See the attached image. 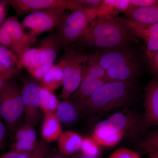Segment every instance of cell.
<instances>
[{"mask_svg":"<svg viewBox=\"0 0 158 158\" xmlns=\"http://www.w3.org/2000/svg\"><path fill=\"white\" fill-rule=\"evenodd\" d=\"M0 116V150L2 148L6 141L7 135V126Z\"/></svg>","mask_w":158,"mask_h":158,"instance_id":"obj_35","label":"cell"},{"mask_svg":"<svg viewBox=\"0 0 158 158\" xmlns=\"http://www.w3.org/2000/svg\"><path fill=\"white\" fill-rule=\"evenodd\" d=\"M21 70L19 58L10 49L0 45V77L9 80Z\"/></svg>","mask_w":158,"mask_h":158,"instance_id":"obj_16","label":"cell"},{"mask_svg":"<svg viewBox=\"0 0 158 158\" xmlns=\"http://www.w3.org/2000/svg\"><path fill=\"white\" fill-rule=\"evenodd\" d=\"M26 123L34 126L40 117L41 103V87L35 81H29L22 90Z\"/></svg>","mask_w":158,"mask_h":158,"instance_id":"obj_11","label":"cell"},{"mask_svg":"<svg viewBox=\"0 0 158 158\" xmlns=\"http://www.w3.org/2000/svg\"><path fill=\"white\" fill-rule=\"evenodd\" d=\"M144 53L148 61L151 72L158 80V51L152 52L144 49Z\"/></svg>","mask_w":158,"mask_h":158,"instance_id":"obj_30","label":"cell"},{"mask_svg":"<svg viewBox=\"0 0 158 158\" xmlns=\"http://www.w3.org/2000/svg\"><path fill=\"white\" fill-rule=\"evenodd\" d=\"M0 45L13 52L19 58L23 53L10 35L2 27H0Z\"/></svg>","mask_w":158,"mask_h":158,"instance_id":"obj_28","label":"cell"},{"mask_svg":"<svg viewBox=\"0 0 158 158\" xmlns=\"http://www.w3.org/2000/svg\"><path fill=\"white\" fill-rule=\"evenodd\" d=\"M59 103L53 92L41 88L40 110L44 115L56 113Z\"/></svg>","mask_w":158,"mask_h":158,"instance_id":"obj_24","label":"cell"},{"mask_svg":"<svg viewBox=\"0 0 158 158\" xmlns=\"http://www.w3.org/2000/svg\"><path fill=\"white\" fill-rule=\"evenodd\" d=\"M47 158H67L63 156L60 155H53L50 156Z\"/></svg>","mask_w":158,"mask_h":158,"instance_id":"obj_39","label":"cell"},{"mask_svg":"<svg viewBox=\"0 0 158 158\" xmlns=\"http://www.w3.org/2000/svg\"><path fill=\"white\" fill-rule=\"evenodd\" d=\"M89 53L83 50L73 49L65 52L58 64L63 72L62 90L60 98L68 100L79 88L83 79Z\"/></svg>","mask_w":158,"mask_h":158,"instance_id":"obj_4","label":"cell"},{"mask_svg":"<svg viewBox=\"0 0 158 158\" xmlns=\"http://www.w3.org/2000/svg\"><path fill=\"white\" fill-rule=\"evenodd\" d=\"M110 81L104 69L98 63L95 52L89 54L83 79L69 101L81 109L82 104L103 85Z\"/></svg>","mask_w":158,"mask_h":158,"instance_id":"obj_6","label":"cell"},{"mask_svg":"<svg viewBox=\"0 0 158 158\" xmlns=\"http://www.w3.org/2000/svg\"><path fill=\"white\" fill-rule=\"evenodd\" d=\"M128 21L135 37L141 38L145 42L146 49L152 52L158 51V23L145 24Z\"/></svg>","mask_w":158,"mask_h":158,"instance_id":"obj_14","label":"cell"},{"mask_svg":"<svg viewBox=\"0 0 158 158\" xmlns=\"http://www.w3.org/2000/svg\"><path fill=\"white\" fill-rule=\"evenodd\" d=\"M143 119L146 128L158 126V80L152 79L146 86Z\"/></svg>","mask_w":158,"mask_h":158,"instance_id":"obj_13","label":"cell"},{"mask_svg":"<svg viewBox=\"0 0 158 158\" xmlns=\"http://www.w3.org/2000/svg\"><path fill=\"white\" fill-rule=\"evenodd\" d=\"M41 62L40 51L39 48H31L25 51L19 58L20 68H24L31 76L39 68Z\"/></svg>","mask_w":158,"mask_h":158,"instance_id":"obj_22","label":"cell"},{"mask_svg":"<svg viewBox=\"0 0 158 158\" xmlns=\"http://www.w3.org/2000/svg\"><path fill=\"white\" fill-rule=\"evenodd\" d=\"M66 10L58 8L32 12L21 23L22 27L34 43L39 35L58 27L66 14Z\"/></svg>","mask_w":158,"mask_h":158,"instance_id":"obj_8","label":"cell"},{"mask_svg":"<svg viewBox=\"0 0 158 158\" xmlns=\"http://www.w3.org/2000/svg\"><path fill=\"white\" fill-rule=\"evenodd\" d=\"M107 127L125 137L139 136L147 128L144 119L134 113H117L102 121Z\"/></svg>","mask_w":158,"mask_h":158,"instance_id":"obj_9","label":"cell"},{"mask_svg":"<svg viewBox=\"0 0 158 158\" xmlns=\"http://www.w3.org/2000/svg\"><path fill=\"white\" fill-rule=\"evenodd\" d=\"M91 136L100 146L109 148L116 146L125 137L122 133L111 131L102 121L96 125Z\"/></svg>","mask_w":158,"mask_h":158,"instance_id":"obj_17","label":"cell"},{"mask_svg":"<svg viewBox=\"0 0 158 158\" xmlns=\"http://www.w3.org/2000/svg\"><path fill=\"white\" fill-rule=\"evenodd\" d=\"M100 147L92 136H88L83 138L81 149L84 156L97 158L100 153Z\"/></svg>","mask_w":158,"mask_h":158,"instance_id":"obj_26","label":"cell"},{"mask_svg":"<svg viewBox=\"0 0 158 158\" xmlns=\"http://www.w3.org/2000/svg\"><path fill=\"white\" fill-rule=\"evenodd\" d=\"M6 12H0V25L2 26L6 20Z\"/></svg>","mask_w":158,"mask_h":158,"instance_id":"obj_36","label":"cell"},{"mask_svg":"<svg viewBox=\"0 0 158 158\" xmlns=\"http://www.w3.org/2000/svg\"><path fill=\"white\" fill-rule=\"evenodd\" d=\"M48 151L47 144L43 142L37 144L35 150L31 153L27 158H44Z\"/></svg>","mask_w":158,"mask_h":158,"instance_id":"obj_32","label":"cell"},{"mask_svg":"<svg viewBox=\"0 0 158 158\" xmlns=\"http://www.w3.org/2000/svg\"><path fill=\"white\" fill-rule=\"evenodd\" d=\"M37 141L20 139L13 141L11 146L12 150L17 151L21 152L31 153L37 147Z\"/></svg>","mask_w":158,"mask_h":158,"instance_id":"obj_29","label":"cell"},{"mask_svg":"<svg viewBox=\"0 0 158 158\" xmlns=\"http://www.w3.org/2000/svg\"><path fill=\"white\" fill-rule=\"evenodd\" d=\"M20 139L37 141V134L34 126L26 123L18 127L15 131L14 141Z\"/></svg>","mask_w":158,"mask_h":158,"instance_id":"obj_27","label":"cell"},{"mask_svg":"<svg viewBox=\"0 0 158 158\" xmlns=\"http://www.w3.org/2000/svg\"><path fill=\"white\" fill-rule=\"evenodd\" d=\"M83 140L82 136L76 132H63L57 140L59 151L63 155H71L81 149Z\"/></svg>","mask_w":158,"mask_h":158,"instance_id":"obj_19","label":"cell"},{"mask_svg":"<svg viewBox=\"0 0 158 158\" xmlns=\"http://www.w3.org/2000/svg\"><path fill=\"white\" fill-rule=\"evenodd\" d=\"M62 132L61 123L56 113L44 115L41 129L43 139L47 142H53L58 140Z\"/></svg>","mask_w":158,"mask_h":158,"instance_id":"obj_20","label":"cell"},{"mask_svg":"<svg viewBox=\"0 0 158 158\" xmlns=\"http://www.w3.org/2000/svg\"><path fill=\"white\" fill-rule=\"evenodd\" d=\"M130 43L95 52L98 63L110 81L135 82L140 75L141 59Z\"/></svg>","mask_w":158,"mask_h":158,"instance_id":"obj_2","label":"cell"},{"mask_svg":"<svg viewBox=\"0 0 158 158\" xmlns=\"http://www.w3.org/2000/svg\"><path fill=\"white\" fill-rule=\"evenodd\" d=\"M135 83L108 82L89 97L82 104L80 110L95 113L130 106L136 97Z\"/></svg>","mask_w":158,"mask_h":158,"instance_id":"obj_3","label":"cell"},{"mask_svg":"<svg viewBox=\"0 0 158 158\" xmlns=\"http://www.w3.org/2000/svg\"><path fill=\"white\" fill-rule=\"evenodd\" d=\"M9 4L16 14L23 16L34 11L64 8L73 10V0H11Z\"/></svg>","mask_w":158,"mask_h":158,"instance_id":"obj_12","label":"cell"},{"mask_svg":"<svg viewBox=\"0 0 158 158\" xmlns=\"http://www.w3.org/2000/svg\"><path fill=\"white\" fill-rule=\"evenodd\" d=\"M148 158H158V152H152L147 154Z\"/></svg>","mask_w":158,"mask_h":158,"instance_id":"obj_38","label":"cell"},{"mask_svg":"<svg viewBox=\"0 0 158 158\" xmlns=\"http://www.w3.org/2000/svg\"><path fill=\"white\" fill-rule=\"evenodd\" d=\"M158 3V0H131L130 1L129 9L135 8L148 7Z\"/></svg>","mask_w":158,"mask_h":158,"instance_id":"obj_33","label":"cell"},{"mask_svg":"<svg viewBox=\"0 0 158 158\" xmlns=\"http://www.w3.org/2000/svg\"><path fill=\"white\" fill-rule=\"evenodd\" d=\"M77 108L68 100L59 102L56 110L57 118L61 123L69 124L76 121L78 117Z\"/></svg>","mask_w":158,"mask_h":158,"instance_id":"obj_23","label":"cell"},{"mask_svg":"<svg viewBox=\"0 0 158 158\" xmlns=\"http://www.w3.org/2000/svg\"><path fill=\"white\" fill-rule=\"evenodd\" d=\"M63 72L59 64H54L40 81V86L53 92L62 86Z\"/></svg>","mask_w":158,"mask_h":158,"instance_id":"obj_21","label":"cell"},{"mask_svg":"<svg viewBox=\"0 0 158 158\" xmlns=\"http://www.w3.org/2000/svg\"><path fill=\"white\" fill-rule=\"evenodd\" d=\"M80 158H96L94 157L89 156H83L81 157Z\"/></svg>","mask_w":158,"mask_h":158,"instance_id":"obj_40","label":"cell"},{"mask_svg":"<svg viewBox=\"0 0 158 158\" xmlns=\"http://www.w3.org/2000/svg\"><path fill=\"white\" fill-rule=\"evenodd\" d=\"M31 153L11 150V151L3 155L0 158H27Z\"/></svg>","mask_w":158,"mask_h":158,"instance_id":"obj_34","label":"cell"},{"mask_svg":"<svg viewBox=\"0 0 158 158\" xmlns=\"http://www.w3.org/2000/svg\"><path fill=\"white\" fill-rule=\"evenodd\" d=\"M108 158H141L138 153L126 148H119L114 151Z\"/></svg>","mask_w":158,"mask_h":158,"instance_id":"obj_31","label":"cell"},{"mask_svg":"<svg viewBox=\"0 0 158 158\" xmlns=\"http://www.w3.org/2000/svg\"><path fill=\"white\" fill-rule=\"evenodd\" d=\"M132 41L138 42L127 19L103 15L95 19L76 42L82 47L106 49Z\"/></svg>","mask_w":158,"mask_h":158,"instance_id":"obj_1","label":"cell"},{"mask_svg":"<svg viewBox=\"0 0 158 158\" xmlns=\"http://www.w3.org/2000/svg\"><path fill=\"white\" fill-rule=\"evenodd\" d=\"M8 80H6V79L0 77V91L2 90Z\"/></svg>","mask_w":158,"mask_h":158,"instance_id":"obj_37","label":"cell"},{"mask_svg":"<svg viewBox=\"0 0 158 158\" xmlns=\"http://www.w3.org/2000/svg\"><path fill=\"white\" fill-rule=\"evenodd\" d=\"M100 7L97 9H78L70 14L66 13L57 27L56 34L62 46H66L76 42L93 21L99 16Z\"/></svg>","mask_w":158,"mask_h":158,"instance_id":"obj_5","label":"cell"},{"mask_svg":"<svg viewBox=\"0 0 158 158\" xmlns=\"http://www.w3.org/2000/svg\"><path fill=\"white\" fill-rule=\"evenodd\" d=\"M1 26L10 35L23 53L34 44V42L24 32L16 16L7 19Z\"/></svg>","mask_w":158,"mask_h":158,"instance_id":"obj_15","label":"cell"},{"mask_svg":"<svg viewBox=\"0 0 158 158\" xmlns=\"http://www.w3.org/2000/svg\"><path fill=\"white\" fill-rule=\"evenodd\" d=\"M8 80L0 91V116L11 132L18 128L24 113L22 90L17 83Z\"/></svg>","mask_w":158,"mask_h":158,"instance_id":"obj_7","label":"cell"},{"mask_svg":"<svg viewBox=\"0 0 158 158\" xmlns=\"http://www.w3.org/2000/svg\"><path fill=\"white\" fill-rule=\"evenodd\" d=\"M139 145L145 153L158 152V129L152 131L144 136L139 141Z\"/></svg>","mask_w":158,"mask_h":158,"instance_id":"obj_25","label":"cell"},{"mask_svg":"<svg viewBox=\"0 0 158 158\" xmlns=\"http://www.w3.org/2000/svg\"><path fill=\"white\" fill-rule=\"evenodd\" d=\"M125 13L129 20L139 23L151 24L158 23V3L148 7L130 9Z\"/></svg>","mask_w":158,"mask_h":158,"instance_id":"obj_18","label":"cell"},{"mask_svg":"<svg viewBox=\"0 0 158 158\" xmlns=\"http://www.w3.org/2000/svg\"><path fill=\"white\" fill-rule=\"evenodd\" d=\"M62 46L56 33H51L41 40L39 46L41 55L40 65L32 76L35 80L40 81L54 65Z\"/></svg>","mask_w":158,"mask_h":158,"instance_id":"obj_10","label":"cell"}]
</instances>
